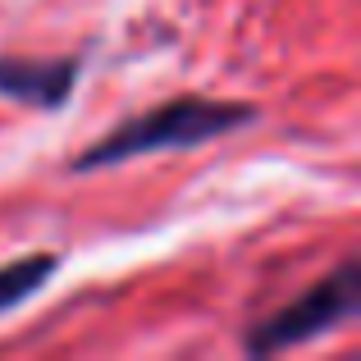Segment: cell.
I'll use <instances>...</instances> for the list:
<instances>
[{
  "label": "cell",
  "mask_w": 361,
  "mask_h": 361,
  "mask_svg": "<svg viewBox=\"0 0 361 361\" xmlns=\"http://www.w3.org/2000/svg\"><path fill=\"white\" fill-rule=\"evenodd\" d=\"M60 274V256L55 252H27L0 265V316L18 311L23 302H32L42 288H51V279Z\"/></svg>",
  "instance_id": "cell-4"
},
{
  "label": "cell",
  "mask_w": 361,
  "mask_h": 361,
  "mask_svg": "<svg viewBox=\"0 0 361 361\" xmlns=\"http://www.w3.org/2000/svg\"><path fill=\"white\" fill-rule=\"evenodd\" d=\"M256 119H261V110L252 101H224V97L183 92V97H169L160 106L142 110V115L119 119L115 128H106L97 142H87L69 160V174H97V169L165 156V151H197L206 142L233 137V133H243Z\"/></svg>",
  "instance_id": "cell-1"
},
{
  "label": "cell",
  "mask_w": 361,
  "mask_h": 361,
  "mask_svg": "<svg viewBox=\"0 0 361 361\" xmlns=\"http://www.w3.org/2000/svg\"><path fill=\"white\" fill-rule=\"evenodd\" d=\"M82 82V55H0V101L60 115Z\"/></svg>",
  "instance_id": "cell-3"
},
{
  "label": "cell",
  "mask_w": 361,
  "mask_h": 361,
  "mask_svg": "<svg viewBox=\"0 0 361 361\" xmlns=\"http://www.w3.org/2000/svg\"><path fill=\"white\" fill-rule=\"evenodd\" d=\"M361 316V261L343 256L325 279H316L302 298L283 302L279 311L252 320L243 329V353L247 357H279L288 348L316 343L334 329L353 325Z\"/></svg>",
  "instance_id": "cell-2"
}]
</instances>
